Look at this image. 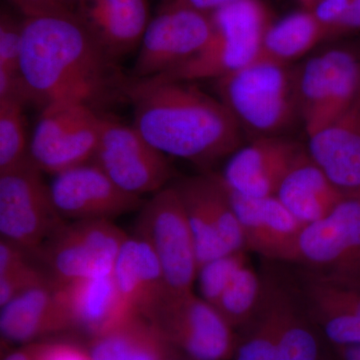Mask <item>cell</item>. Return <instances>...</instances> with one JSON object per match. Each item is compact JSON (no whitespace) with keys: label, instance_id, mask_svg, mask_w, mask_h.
Wrapping results in <instances>:
<instances>
[{"label":"cell","instance_id":"cell-33","mask_svg":"<svg viewBox=\"0 0 360 360\" xmlns=\"http://www.w3.org/2000/svg\"><path fill=\"white\" fill-rule=\"evenodd\" d=\"M23 20H20L7 11L0 14V68L20 70Z\"/></svg>","mask_w":360,"mask_h":360},{"label":"cell","instance_id":"cell-40","mask_svg":"<svg viewBox=\"0 0 360 360\" xmlns=\"http://www.w3.org/2000/svg\"><path fill=\"white\" fill-rule=\"evenodd\" d=\"M47 341L40 340L22 345L4 360H44Z\"/></svg>","mask_w":360,"mask_h":360},{"label":"cell","instance_id":"cell-44","mask_svg":"<svg viewBox=\"0 0 360 360\" xmlns=\"http://www.w3.org/2000/svg\"><path fill=\"white\" fill-rule=\"evenodd\" d=\"M298 1H300V4L303 6V9L310 11L314 8V6L319 0H298Z\"/></svg>","mask_w":360,"mask_h":360},{"label":"cell","instance_id":"cell-38","mask_svg":"<svg viewBox=\"0 0 360 360\" xmlns=\"http://www.w3.org/2000/svg\"><path fill=\"white\" fill-rule=\"evenodd\" d=\"M238 1L240 0H172L170 4L160 6L158 9L184 8L210 15L222 7Z\"/></svg>","mask_w":360,"mask_h":360},{"label":"cell","instance_id":"cell-6","mask_svg":"<svg viewBox=\"0 0 360 360\" xmlns=\"http://www.w3.org/2000/svg\"><path fill=\"white\" fill-rule=\"evenodd\" d=\"M135 232L155 251L172 295L193 291L198 272L195 243L179 194L172 184L144 201Z\"/></svg>","mask_w":360,"mask_h":360},{"label":"cell","instance_id":"cell-46","mask_svg":"<svg viewBox=\"0 0 360 360\" xmlns=\"http://www.w3.org/2000/svg\"><path fill=\"white\" fill-rule=\"evenodd\" d=\"M359 200H360V193H359Z\"/></svg>","mask_w":360,"mask_h":360},{"label":"cell","instance_id":"cell-11","mask_svg":"<svg viewBox=\"0 0 360 360\" xmlns=\"http://www.w3.org/2000/svg\"><path fill=\"white\" fill-rule=\"evenodd\" d=\"M172 184L193 231L198 269L217 258L246 250L243 229L219 174L175 179Z\"/></svg>","mask_w":360,"mask_h":360},{"label":"cell","instance_id":"cell-8","mask_svg":"<svg viewBox=\"0 0 360 360\" xmlns=\"http://www.w3.org/2000/svg\"><path fill=\"white\" fill-rule=\"evenodd\" d=\"M44 172L27 160L0 174V234L30 255L65 222Z\"/></svg>","mask_w":360,"mask_h":360},{"label":"cell","instance_id":"cell-17","mask_svg":"<svg viewBox=\"0 0 360 360\" xmlns=\"http://www.w3.org/2000/svg\"><path fill=\"white\" fill-rule=\"evenodd\" d=\"M259 272L276 315L277 360H335L333 348L303 307L283 262L262 259Z\"/></svg>","mask_w":360,"mask_h":360},{"label":"cell","instance_id":"cell-32","mask_svg":"<svg viewBox=\"0 0 360 360\" xmlns=\"http://www.w3.org/2000/svg\"><path fill=\"white\" fill-rule=\"evenodd\" d=\"M44 284H53L44 270L34 260L0 274V307H4L16 296Z\"/></svg>","mask_w":360,"mask_h":360},{"label":"cell","instance_id":"cell-1","mask_svg":"<svg viewBox=\"0 0 360 360\" xmlns=\"http://www.w3.org/2000/svg\"><path fill=\"white\" fill-rule=\"evenodd\" d=\"M20 71L40 110L70 103L98 111L125 98L129 80L84 20L68 11L23 18Z\"/></svg>","mask_w":360,"mask_h":360},{"label":"cell","instance_id":"cell-45","mask_svg":"<svg viewBox=\"0 0 360 360\" xmlns=\"http://www.w3.org/2000/svg\"><path fill=\"white\" fill-rule=\"evenodd\" d=\"M172 0H160V6H167V4H170Z\"/></svg>","mask_w":360,"mask_h":360},{"label":"cell","instance_id":"cell-2","mask_svg":"<svg viewBox=\"0 0 360 360\" xmlns=\"http://www.w3.org/2000/svg\"><path fill=\"white\" fill-rule=\"evenodd\" d=\"M125 99L134 105V127L167 156L205 172L240 148L241 127L219 98L189 82L148 84L129 78Z\"/></svg>","mask_w":360,"mask_h":360},{"label":"cell","instance_id":"cell-36","mask_svg":"<svg viewBox=\"0 0 360 360\" xmlns=\"http://www.w3.org/2000/svg\"><path fill=\"white\" fill-rule=\"evenodd\" d=\"M44 360H94L89 347L66 340L47 341Z\"/></svg>","mask_w":360,"mask_h":360},{"label":"cell","instance_id":"cell-37","mask_svg":"<svg viewBox=\"0 0 360 360\" xmlns=\"http://www.w3.org/2000/svg\"><path fill=\"white\" fill-rule=\"evenodd\" d=\"M360 30V0H352L340 20L329 30L328 39L343 37Z\"/></svg>","mask_w":360,"mask_h":360},{"label":"cell","instance_id":"cell-5","mask_svg":"<svg viewBox=\"0 0 360 360\" xmlns=\"http://www.w3.org/2000/svg\"><path fill=\"white\" fill-rule=\"evenodd\" d=\"M129 234L112 220L65 221L32 253L53 285L112 274Z\"/></svg>","mask_w":360,"mask_h":360},{"label":"cell","instance_id":"cell-14","mask_svg":"<svg viewBox=\"0 0 360 360\" xmlns=\"http://www.w3.org/2000/svg\"><path fill=\"white\" fill-rule=\"evenodd\" d=\"M212 35L207 14L184 8L158 9L144 32L130 78L148 79L198 53Z\"/></svg>","mask_w":360,"mask_h":360},{"label":"cell","instance_id":"cell-20","mask_svg":"<svg viewBox=\"0 0 360 360\" xmlns=\"http://www.w3.org/2000/svg\"><path fill=\"white\" fill-rule=\"evenodd\" d=\"M307 153L347 196L360 193V98L340 117L309 136Z\"/></svg>","mask_w":360,"mask_h":360},{"label":"cell","instance_id":"cell-4","mask_svg":"<svg viewBox=\"0 0 360 360\" xmlns=\"http://www.w3.org/2000/svg\"><path fill=\"white\" fill-rule=\"evenodd\" d=\"M215 84L240 127L262 136L283 131L300 113L297 71L288 65L257 59Z\"/></svg>","mask_w":360,"mask_h":360},{"label":"cell","instance_id":"cell-16","mask_svg":"<svg viewBox=\"0 0 360 360\" xmlns=\"http://www.w3.org/2000/svg\"><path fill=\"white\" fill-rule=\"evenodd\" d=\"M52 176V200L66 221L112 220L141 210L144 203L141 196L120 188L94 161Z\"/></svg>","mask_w":360,"mask_h":360},{"label":"cell","instance_id":"cell-21","mask_svg":"<svg viewBox=\"0 0 360 360\" xmlns=\"http://www.w3.org/2000/svg\"><path fill=\"white\" fill-rule=\"evenodd\" d=\"M70 330L72 319L53 284L25 291L1 307L0 331L11 342L27 345Z\"/></svg>","mask_w":360,"mask_h":360},{"label":"cell","instance_id":"cell-31","mask_svg":"<svg viewBox=\"0 0 360 360\" xmlns=\"http://www.w3.org/2000/svg\"><path fill=\"white\" fill-rule=\"evenodd\" d=\"M248 260L246 250H240L229 253L202 265L198 269L196 277L200 297L212 307L234 272Z\"/></svg>","mask_w":360,"mask_h":360},{"label":"cell","instance_id":"cell-24","mask_svg":"<svg viewBox=\"0 0 360 360\" xmlns=\"http://www.w3.org/2000/svg\"><path fill=\"white\" fill-rule=\"evenodd\" d=\"M77 14L116 61L139 47L151 20L148 0H85Z\"/></svg>","mask_w":360,"mask_h":360},{"label":"cell","instance_id":"cell-41","mask_svg":"<svg viewBox=\"0 0 360 360\" xmlns=\"http://www.w3.org/2000/svg\"><path fill=\"white\" fill-rule=\"evenodd\" d=\"M333 354L335 360H360V343L350 347L333 348Z\"/></svg>","mask_w":360,"mask_h":360},{"label":"cell","instance_id":"cell-9","mask_svg":"<svg viewBox=\"0 0 360 360\" xmlns=\"http://www.w3.org/2000/svg\"><path fill=\"white\" fill-rule=\"evenodd\" d=\"M300 115L307 135L333 122L360 98V51L329 49L297 71Z\"/></svg>","mask_w":360,"mask_h":360},{"label":"cell","instance_id":"cell-43","mask_svg":"<svg viewBox=\"0 0 360 360\" xmlns=\"http://www.w3.org/2000/svg\"><path fill=\"white\" fill-rule=\"evenodd\" d=\"M63 8L70 13H77L79 7L84 4L85 0H56Z\"/></svg>","mask_w":360,"mask_h":360},{"label":"cell","instance_id":"cell-42","mask_svg":"<svg viewBox=\"0 0 360 360\" xmlns=\"http://www.w3.org/2000/svg\"><path fill=\"white\" fill-rule=\"evenodd\" d=\"M160 360H193L188 355L182 352L179 348L174 347V345L170 347L169 350L167 352V354L162 357Z\"/></svg>","mask_w":360,"mask_h":360},{"label":"cell","instance_id":"cell-25","mask_svg":"<svg viewBox=\"0 0 360 360\" xmlns=\"http://www.w3.org/2000/svg\"><path fill=\"white\" fill-rule=\"evenodd\" d=\"M276 196L296 219L310 224L328 217L347 195L305 151L284 177Z\"/></svg>","mask_w":360,"mask_h":360},{"label":"cell","instance_id":"cell-7","mask_svg":"<svg viewBox=\"0 0 360 360\" xmlns=\"http://www.w3.org/2000/svg\"><path fill=\"white\" fill-rule=\"evenodd\" d=\"M307 314L333 348L360 343V279L283 262Z\"/></svg>","mask_w":360,"mask_h":360},{"label":"cell","instance_id":"cell-34","mask_svg":"<svg viewBox=\"0 0 360 360\" xmlns=\"http://www.w3.org/2000/svg\"><path fill=\"white\" fill-rule=\"evenodd\" d=\"M0 101H14L25 106L32 104V97L20 70L0 68Z\"/></svg>","mask_w":360,"mask_h":360},{"label":"cell","instance_id":"cell-18","mask_svg":"<svg viewBox=\"0 0 360 360\" xmlns=\"http://www.w3.org/2000/svg\"><path fill=\"white\" fill-rule=\"evenodd\" d=\"M224 184L243 229L246 250L262 259L292 262L307 224L296 219L276 196L252 198Z\"/></svg>","mask_w":360,"mask_h":360},{"label":"cell","instance_id":"cell-23","mask_svg":"<svg viewBox=\"0 0 360 360\" xmlns=\"http://www.w3.org/2000/svg\"><path fill=\"white\" fill-rule=\"evenodd\" d=\"M112 274L125 305L148 321L169 295L155 251L136 234L123 243Z\"/></svg>","mask_w":360,"mask_h":360},{"label":"cell","instance_id":"cell-22","mask_svg":"<svg viewBox=\"0 0 360 360\" xmlns=\"http://www.w3.org/2000/svg\"><path fill=\"white\" fill-rule=\"evenodd\" d=\"M54 288L72 319L75 330L89 340L134 314L123 302L113 274L75 279Z\"/></svg>","mask_w":360,"mask_h":360},{"label":"cell","instance_id":"cell-12","mask_svg":"<svg viewBox=\"0 0 360 360\" xmlns=\"http://www.w3.org/2000/svg\"><path fill=\"white\" fill-rule=\"evenodd\" d=\"M94 162L120 188L134 195L155 194L175 179V170L135 129L101 115V135Z\"/></svg>","mask_w":360,"mask_h":360},{"label":"cell","instance_id":"cell-19","mask_svg":"<svg viewBox=\"0 0 360 360\" xmlns=\"http://www.w3.org/2000/svg\"><path fill=\"white\" fill-rule=\"evenodd\" d=\"M305 151L290 139L262 136L238 149L219 175L239 193L252 198L276 196L284 177Z\"/></svg>","mask_w":360,"mask_h":360},{"label":"cell","instance_id":"cell-10","mask_svg":"<svg viewBox=\"0 0 360 360\" xmlns=\"http://www.w3.org/2000/svg\"><path fill=\"white\" fill-rule=\"evenodd\" d=\"M101 115L80 103H53L42 108L30 141V158L45 174L56 175L94 161Z\"/></svg>","mask_w":360,"mask_h":360},{"label":"cell","instance_id":"cell-27","mask_svg":"<svg viewBox=\"0 0 360 360\" xmlns=\"http://www.w3.org/2000/svg\"><path fill=\"white\" fill-rule=\"evenodd\" d=\"M326 39V30L314 14L303 9L271 23L257 59L288 65Z\"/></svg>","mask_w":360,"mask_h":360},{"label":"cell","instance_id":"cell-29","mask_svg":"<svg viewBox=\"0 0 360 360\" xmlns=\"http://www.w3.org/2000/svg\"><path fill=\"white\" fill-rule=\"evenodd\" d=\"M231 360H277L276 315L264 284L257 314L238 330Z\"/></svg>","mask_w":360,"mask_h":360},{"label":"cell","instance_id":"cell-15","mask_svg":"<svg viewBox=\"0 0 360 360\" xmlns=\"http://www.w3.org/2000/svg\"><path fill=\"white\" fill-rule=\"evenodd\" d=\"M290 264L360 279L359 196H347L326 219L307 224Z\"/></svg>","mask_w":360,"mask_h":360},{"label":"cell","instance_id":"cell-3","mask_svg":"<svg viewBox=\"0 0 360 360\" xmlns=\"http://www.w3.org/2000/svg\"><path fill=\"white\" fill-rule=\"evenodd\" d=\"M210 16L212 35L198 53L174 70L136 82L155 84L217 80L257 60L272 23L269 7L262 0H240Z\"/></svg>","mask_w":360,"mask_h":360},{"label":"cell","instance_id":"cell-28","mask_svg":"<svg viewBox=\"0 0 360 360\" xmlns=\"http://www.w3.org/2000/svg\"><path fill=\"white\" fill-rule=\"evenodd\" d=\"M262 295L260 272L248 260L234 272L212 307L238 331L257 314Z\"/></svg>","mask_w":360,"mask_h":360},{"label":"cell","instance_id":"cell-39","mask_svg":"<svg viewBox=\"0 0 360 360\" xmlns=\"http://www.w3.org/2000/svg\"><path fill=\"white\" fill-rule=\"evenodd\" d=\"M11 1L20 9L25 18L68 11L63 8L56 0H11Z\"/></svg>","mask_w":360,"mask_h":360},{"label":"cell","instance_id":"cell-30","mask_svg":"<svg viewBox=\"0 0 360 360\" xmlns=\"http://www.w3.org/2000/svg\"><path fill=\"white\" fill-rule=\"evenodd\" d=\"M25 108L14 101H0V174L30 160Z\"/></svg>","mask_w":360,"mask_h":360},{"label":"cell","instance_id":"cell-13","mask_svg":"<svg viewBox=\"0 0 360 360\" xmlns=\"http://www.w3.org/2000/svg\"><path fill=\"white\" fill-rule=\"evenodd\" d=\"M169 345L193 360H231L238 331L193 291L169 293L149 317Z\"/></svg>","mask_w":360,"mask_h":360},{"label":"cell","instance_id":"cell-35","mask_svg":"<svg viewBox=\"0 0 360 360\" xmlns=\"http://www.w3.org/2000/svg\"><path fill=\"white\" fill-rule=\"evenodd\" d=\"M352 0H319L310 13L326 30V39L329 30L340 20Z\"/></svg>","mask_w":360,"mask_h":360},{"label":"cell","instance_id":"cell-26","mask_svg":"<svg viewBox=\"0 0 360 360\" xmlns=\"http://www.w3.org/2000/svg\"><path fill=\"white\" fill-rule=\"evenodd\" d=\"M170 347L146 317L130 314L87 347L94 360H160Z\"/></svg>","mask_w":360,"mask_h":360}]
</instances>
